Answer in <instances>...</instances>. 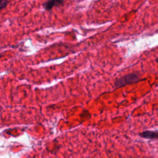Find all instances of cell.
Masks as SVG:
<instances>
[{"label": "cell", "mask_w": 158, "mask_h": 158, "mask_svg": "<svg viewBox=\"0 0 158 158\" xmlns=\"http://www.w3.org/2000/svg\"><path fill=\"white\" fill-rule=\"evenodd\" d=\"M140 78V73L138 72H133L117 78L114 81V86L116 88H119L128 85L135 83L138 82Z\"/></svg>", "instance_id": "obj_1"}, {"label": "cell", "mask_w": 158, "mask_h": 158, "mask_svg": "<svg viewBox=\"0 0 158 158\" xmlns=\"http://www.w3.org/2000/svg\"><path fill=\"white\" fill-rule=\"evenodd\" d=\"M64 1L60 0H53V1H48L43 4V7L46 10H50L52 8L55 6L61 5L64 3Z\"/></svg>", "instance_id": "obj_3"}, {"label": "cell", "mask_w": 158, "mask_h": 158, "mask_svg": "<svg viewBox=\"0 0 158 158\" xmlns=\"http://www.w3.org/2000/svg\"><path fill=\"white\" fill-rule=\"evenodd\" d=\"M156 63H157V66H158V58H157V59H156Z\"/></svg>", "instance_id": "obj_5"}, {"label": "cell", "mask_w": 158, "mask_h": 158, "mask_svg": "<svg viewBox=\"0 0 158 158\" xmlns=\"http://www.w3.org/2000/svg\"><path fill=\"white\" fill-rule=\"evenodd\" d=\"M9 1H5V0H0V10L4 9V7H6L7 4H9Z\"/></svg>", "instance_id": "obj_4"}, {"label": "cell", "mask_w": 158, "mask_h": 158, "mask_svg": "<svg viewBox=\"0 0 158 158\" xmlns=\"http://www.w3.org/2000/svg\"><path fill=\"white\" fill-rule=\"evenodd\" d=\"M139 136L145 139H158V131L145 130L139 133Z\"/></svg>", "instance_id": "obj_2"}]
</instances>
